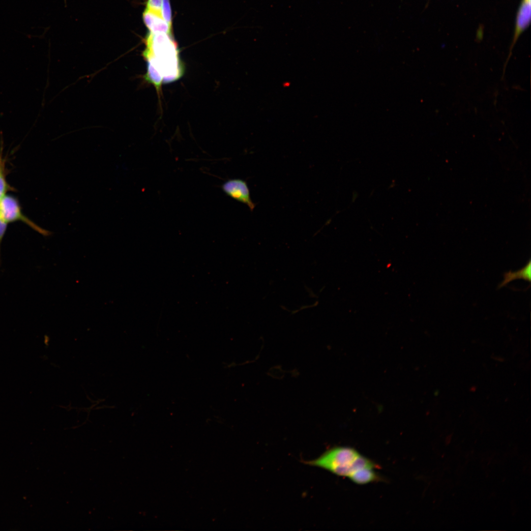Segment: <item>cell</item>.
Segmentation results:
<instances>
[{
    "label": "cell",
    "instance_id": "cell-1",
    "mask_svg": "<svg viewBox=\"0 0 531 531\" xmlns=\"http://www.w3.org/2000/svg\"><path fill=\"white\" fill-rule=\"evenodd\" d=\"M305 463L349 478L360 470L379 468L377 464L361 454L354 448L344 446L332 447L317 458L306 461Z\"/></svg>",
    "mask_w": 531,
    "mask_h": 531
},
{
    "label": "cell",
    "instance_id": "cell-4",
    "mask_svg": "<svg viewBox=\"0 0 531 531\" xmlns=\"http://www.w3.org/2000/svg\"><path fill=\"white\" fill-rule=\"evenodd\" d=\"M221 188L223 192L234 200L246 205L251 211L255 207L252 201L247 182L240 178L229 179L224 182Z\"/></svg>",
    "mask_w": 531,
    "mask_h": 531
},
{
    "label": "cell",
    "instance_id": "cell-2",
    "mask_svg": "<svg viewBox=\"0 0 531 531\" xmlns=\"http://www.w3.org/2000/svg\"><path fill=\"white\" fill-rule=\"evenodd\" d=\"M144 56L148 65L155 63L177 62L178 51L172 34L149 32L146 37Z\"/></svg>",
    "mask_w": 531,
    "mask_h": 531
},
{
    "label": "cell",
    "instance_id": "cell-8",
    "mask_svg": "<svg viewBox=\"0 0 531 531\" xmlns=\"http://www.w3.org/2000/svg\"><path fill=\"white\" fill-rule=\"evenodd\" d=\"M161 14L164 20L172 28V11L170 0H162Z\"/></svg>",
    "mask_w": 531,
    "mask_h": 531
},
{
    "label": "cell",
    "instance_id": "cell-11",
    "mask_svg": "<svg viewBox=\"0 0 531 531\" xmlns=\"http://www.w3.org/2000/svg\"><path fill=\"white\" fill-rule=\"evenodd\" d=\"M8 223L5 222L0 216V245L2 239L6 233Z\"/></svg>",
    "mask_w": 531,
    "mask_h": 531
},
{
    "label": "cell",
    "instance_id": "cell-10",
    "mask_svg": "<svg viewBox=\"0 0 531 531\" xmlns=\"http://www.w3.org/2000/svg\"><path fill=\"white\" fill-rule=\"evenodd\" d=\"M162 0H148L147 2V9L161 13Z\"/></svg>",
    "mask_w": 531,
    "mask_h": 531
},
{
    "label": "cell",
    "instance_id": "cell-5",
    "mask_svg": "<svg viewBox=\"0 0 531 531\" xmlns=\"http://www.w3.org/2000/svg\"><path fill=\"white\" fill-rule=\"evenodd\" d=\"M531 0H523L517 15L515 30L509 55L503 65L502 79L503 78L505 69L511 57L512 50L520 34L528 27L531 21Z\"/></svg>",
    "mask_w": 531,
    "mask_h": 531
},
{
    "label": "cell",
    "instance_id": "cell-12",
    "mask_svg": "<svg viewBox=\"0 0 531 531\" xmlns=\"http://www.w3.org/2000/svg\"><path fill=\"white\" fill-rule=\"evenodd\" d=\"M1 151H0V174L5 170L4 161L2 160Z\"/></svg>",
    "mask_w": 531,
    "mask_h": 531
},
{
    "label": "cell",
    "instance_id": "cell-3",
    "mask_svg": "<svg viewBox=\"0 0 531 531\" xmlns=\"http://www.w3.org/2000/svg\"><path fill=\"white\" fill-rule=\"evenodd\" d=\"M0 216L8 224L21 221L44 236L52 235L51 232L38 226L25 215L18 200L12 195L6 194L0 200Z\"/></svg>",
    "mask_w": 531,
    "mask_h": 531
},
{
    "label": "cell",
    "instance_id": "cell-7",
    "mask_svg": "<svg viewBox=\"0 0 531 531\" xmlns=\"http://www.w3.org/2000/svg\"><path fill=\"white\" fill-rule=\"evenodd\" d=\"M504 279L500 283L499 288H501L507 284L509 282L516 279H523L526 281H531V262L529 261L528 264L522 269L515 272L511 271L505 272L504 275Z\"/></svg>",
    "mask_w": 531,
    "mask_h": 531
},
{
    "label": "cell",
    "instance_id": "cell-9",
    "mask_svg": "<svg viewBox=\"0 0 531 531\" xmlns=\"http://www.w3.org/2000/svg\"><path fill=\"white\" fill-rule=\"evenodd\" d=\"M14 190L8 183L6 179V175L5 170L2 171L0 174V200L7 194L9 191Z\"/></svg>",
    "mask_w": 531,
    "mask_h": 531
},
{
    "label": "cell",
    "instance_id": "cell-6",
    "mask_svg": "<svg viewBox=\"0 0 531 531\" xmlns=\"http://www.w3.org/2000/svg\"><path fill=\"white\" fill-rule=\"evenodd\" d=\"M143 19L149 32L172 34V28L164 20L161 13L146 8L143 14Z\"/></svg>",
    "mask_w": 531,
    "mask_h": 531
}]
</instances>
